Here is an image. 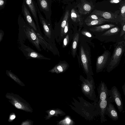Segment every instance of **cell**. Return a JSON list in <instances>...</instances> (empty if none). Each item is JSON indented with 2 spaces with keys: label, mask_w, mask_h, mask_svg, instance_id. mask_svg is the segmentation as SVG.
Returning a JSON list of instances; mask_svg holds the SVG:
<instances>
[{
  "label": "cell",
  "mask_w": 125,
  "mask_h": 125,
  "mask_svg": "<svg viewBox=\"0 0 125 125\" xmlns=\"http://www.w3.org/2000/svg\"><path fill=\"white\" fill-rule=\"evenodd\" d=\"M78 102L74 99L75 111L85 120L91 121L94 119L99 115V108L97 102L98 98L93 103H90L81 97H78Z\"/></svg>",
  "instance_id": "1"
},
{
  "label": "cell",
  "mask_w": 125,
  "mask_h": 125,
  "mask_svg": "<svg viewBox=\"0 0 125 125\" xmlns=\"http://www.w3.org/2000/svg\"><path fill=\"white\" fill-rule=\"evenodd\" d=\"M90 48L87 43L81 41L79 45V62L88 78L94 74L92 69Z\"/></svg>",
  "instance_id": "2"
},
{
  "label": "cell",
  "mask_w": 125,
  "mask_h": 125,
  "mask_svg": "<svg viewBox=\"0 0 125 125\" xmlns=\"http://www.w3.org/2000/svg\"><path fill=\"white\" fill-rule=\"evenodd\" d=\"M125 43L124 41L117 43L115 46L112 54L106 66V71L110 73L119 64L125 50Z\"/></svg>",
  "instance_id": "3"
},
{
  "label": "cell",
  "mask_w": 125,
  "mask_h": 125,
  "mask_svg": "<svg viewBox=\"0 0 125 125\" xmlns=\"http://www.w3.org/2000/svg\"><path fill=\"white\" fill-rule=\"evenodd\" d=\"M79 80L82 83L81 89L83 94L89 99L95 101L97 98L95 91V83L92 76L85 79L81 75Z\"/></svg>",
  "instance_id": "4"
},
{
  "label": "cell",
  "mask_w": 125,
  "mask_h": 125,
  "mask_svg": "<svg viewBox=\"0 0 125 125\" xmlns=\"http://www.w3.org/2000/svg\"><path fill=\"white\" fill-rule=\"evenodd\" d=\"M23 25L25 34L29 41L39 51H41L40 43L35 31L24 22Z\"/></svg>",
  "instance_id": "5"
},
{
  "label": "cell",
  "mask_w": 125,
  "mask_h": 125,
  "mask_svg": "<svg viewBox=\"0 0 125 125\" xmlns=\"http://www.w3.org/2000/svg\"><path fill=\"white\" fill-rule=\"evenodd\" d=\"M5 96L9 102L16 108L23 110H27L24 101L18 95L13 93H8L6 94Z\"/></svg>",
  "instance_id": "6"
},
{
  "label": "cell",
  "mask_w": 125,
  "mask_h": 125,
  "mask_svg": "<svg viewBox=\"0 0 125 125\" xmlns=\"http://www.w3.org/2000/svg\"><path fill=\"white\" fill-rule=\"evenodd\" d=\"M101 17L109 22L115 23L117 24L121 21L120 14L116 13H113L111 11L95 10L92 13Z\"/></svg>",
  "instance_id": "7"
},
{
  "label": "cell",
  "mask_w": 125,
  "mask_h": 125,
  "mask_svg": "<svg viewBox=\"0 0 125 125\" xmlns=\"http://www.w3.org/2000/svg\"><path fill=\"white\" fill-rule=\"evenodd\" d=\"M20 47V49L27 59H38L50 60V58L46 57L42 54L36 52L23 43H21Z\"/></svg>",
  "instance_id": "8"
},
{
  "label": "cell",
  "mask_w": 125,
  "mask_h": 125,
  "mask_svg": "<svg viewBox=\"0 0 125 125\" xmlns=\"http://www.w3.org/2000/svg\"><path fill=\"white\" fill-rule=\"evenodd\" d=\"M110 56V52L106 50L104 51L101 55L97 57L96 63V73L102 72L107 66Z\"/></svg>",
  "instance_id": "9"
},
{
  "label": "cell",
  "mask_w": 125,
  "mask_h": 125,
  "mask_svg": "<svg viewBox=\"0 0 125 125\" xmlns=\"http://www.w3.org/2000/svg\"><path fill=\"white\" fill-rule=\"evenodd\" d=\"M109 94L113 102L116 104L119 111L121 112L123 110V104L121 95L117 88L115 86L112 87L109 90Z\"/></svg>",
  "instance_id": "10"
},
{
  "label": "cell",
  "mask_w": 125,
  "mask_h": 125,
  "mask_svg": "<svg viewBox=\"0 0 125 125\" xmlns=\"http://www.w3.org/2000/svg\"><path fill=\"white\" fill-rule=\"evenodd\" d=\"M52 0H37V3L40 10L43 12L46 19L50 22L52 14L51 6Z\"/></svg>",
  "instance_id": "11"
},
{
  "label": "cell",
  "mask_w": 125,
  "mask_h": 125,
  "mask_svg": "<svg viewBox=\"0 0 125 125\" xmlns=\"http://www.w3.org/2000/svg\"><path fill=\"white\" fill-rule=\"evenodd\" d=\"M23 2L27 7L36 23L38 30L39 32L41 31L39 26L37 16V3L34 0H23Z\"/></svg>",
  "instance_id": "12"
},
{
  "label": "cell",
  "mask_w": 125,
  "mask_h": 125,
  "mask_svg": "<svg viewBox=\"0 0 125 125\" xmlns=\"http://www.w3.org/2000/svg\"><path fill=\"white\" fill-rule=\"evenodd\" d=\"M36 7L37 14L40 22L42 26L44 32L47 38L50 39L51 38V31L50 24L51 22L48 21L43 17L41 13L37 4Z\"/></svg>",
  "instance_id": "13"
},
{
  "label": "cell",
  "mask_w": 125,
  "mask_h": 125,
  "mask_svg": "<svg viewBox=\"0 0 125 125\" xmlns=\"http://www.w3.org/2000/svg\"><path fill=\"white\" fill-rule=\"evenodd\" d=\"M22 8L23 14L27 24L35 31H37L38 29L36 24L28 8L24 2Z\"/></svg>",
  "instance_id": "14"
},
{
  "label": "cell",
  "mask_w": 125,
  "mask_h": 125,
  "mask_svg": "<svg viewBox=\"0 0 125 125\" xmlns=\"http://www.w3.org/2000/svg\"><path fill=\"white\" fill-rule=\"evenodd\" d=\"M112 100L109 97L106 99L99 101L97 103L99 108V115L100 116L101 122L102 123L107 121L105 117V112L108 103Z\"/></svg>",
  "instance_id": "15"
},
{
  "label": "cell",
  "mask_w": 125,
  "mask_h": 125,
  "mask_svg": "<svg viewBox=\"0 0 125 125\" xmlns=\"http://www.w3.org/2000/svg\"><path fill=\"white\" fill-rule=\"evenodd\" d=\"M98 100H103L109 97V90L104 82L101 81L97 88Z\"/></svg>",
  "instance_id": "16"
},
{
  "label": "cell",
  "mask_w": 125,
  "mask_h": 125,
  "mask_svg": "<svg viewBox=\"0 0 125 125\" xmlns=\"http://www.w3.org/2000/svg\"><path fill=\"white\" fill-rule=\"evenodd\" d=\"M81 3L77 6L78 12L81 15L89 14L93 9L92 4L85 0H81Z\"/></svg>",
  "instance_id": "17"
},
{
  "label": "cell",
  "mask_w": 125,
  "mask_h": 125,
  "mask_svg": "<svg viewBox=\"0 0 125 125\" xmlns=\"http://www.w3.org/2000/svg\"><path fill=\"white\" fill-rule=\"evenodd\" d=\"M112 101L109 102L107 105L105 112V115H107L110 118L114 121L118 119L117 112L112 103Z\"/></svg>",
  "instance_id": "18"
},
{
  "label": "cell",
  "mask_w": 125,
  "mask_h": 125,
  "mask_svg": "<svg viewBox=\"0 0 125 125\" xmlns=\"http://www.w3.org/2000/svg\"><path fill=\"white\" fill-rule=\"evenodd\" d=\"M70 14L71 18L72 21L74 22L79 23L80 29L83 23V20L81 15L74 8L71 9L70 13Z\"/></svg>",
  "instance_id": "19"
},
{
  "label": "cell",
  "mask_w": 125,
  "mask_h": 125,
  "mask_svg": "<svg viewBox=\"0 0 125 125\" xmlns=\"http://www.w3.org/2000/svg\"><path fill=\"white\" fill-rule=\"evenodd\" d=\"M70 10L66 8L65 11L60 20V33L61 35L63 36L64 28L69 19Z\"/></svg>",
  "instance_id": "20"
},
{
  "label": "cell",
  "mask_w": 125,
  "mask_h": 125,
  "mask_svg": "<svg viewBox=\"0 0 125 125\" xmlns=\"http://www.w3.org/2000/svg\"><path fill=\"white\" fill-rule=\"evenodd\" d=\"M68 64L65 61H61L57 64L50 71L52 72H62L66 70L69 67Z\"/></svg>",
  "instance_id": "21"
},
{
  "label": "cell",
  "mask_w": 125,
  "mask_h": 125,
  "mask_svg": "<svg viewBox=\"0 0 125 125\" xmlns=\"http://www.w3.org/2000/svg\"><path fill=\"white\" fill-rule=\"evenodd\" d=\"M79 39V34L76 33L75 34L72 42L71 46L72 54L74 58L77 54V51Z\"/></svg>",
  "instance_id": "22"
},
{
  "label": "cell",
  "mask_w": 125,
  "mask_h": 125,
  "mask_svg": "<svg viewBox=\"0 0 125 125\" xmlns=\"http://www.w3.org/2000/svg\"><path fill=\"white\" fill-rule=\"evenodd\" d=\"M115 25L112 24H108L102 25L95 26L89 29L90 30L93 32H102L113 27Z\"/></svg>",
  "instance_id": "23"
},
{
  "label": "cell",
  "mask_w": 125,
  "mask_h": 125,
  "mask_svg": "<svg viewBox=\"0 0 125 125\" xmlns=\"http://www.w3.org/2000/svg\"><path fill=\"white\" fill-rule=\"evenodd\" d=\"M36 33L39 39L40 44L41 45L42 44V46H43L44 48L45 47L54 54L55 52L52 47L44 39L40 34L39 33Z\"/></svg>",
  "instance_id": "24"
},
{
  "label": "cell",
  "mask_w": 125,
  "mask_h": 125,
  "mask_svg": "<svg viewBox=\"0 0 125 125\" xmlns=\"http://www.w3.org/2000/svg\"><path fill=\"white\" fill-rule=\"evenodd\" d=\"M85 22L88 26H91L103 24L106 22H109L108 20H90L85 19Z\"/></svg>",
  "instance_id": "25"
},
{
  "label": "cell",
  "mask_w": 125,
  "mask_h": 125,
  "mask_svg": "<svg viewBox=\"0 0 125 125\" xmlns=\"http://www.w3.org/2000/svg\"><path fill=\"white\" fill-rule=\"evenodd\" d=\"M120 31V28L117 26L114 27L106 31L102 35L104 36H110L117 34Z\"/></svg>",
  "instance_id": "26"
},
{
  "label": "cell",
  "mask_w": 125,
  "mask_h": 125,
  "mask_svg": "<svg viewBox=\"0 0 125 125\" xmlns=\"http://www.w3.org/2000/svg\"><path fill=\"white\" fill-rule=\"evenodd\" d=\"M119 8L120 10V17L121 21L125 22V0L122 1L120 3ZM120 21V22H121Z\"/></svg>",
  "instance_id": "27"
},
{
  "label": "cell",
  "mask_w": 125,
  "mask_h": 125,
  "mask_svg": "<svg viewBox=\"0 0 125 125\" xmlns=\"http://www.w3.org/2000/svg\"><path fill=\"white\" fill-rule=\"evenodd\" d=\"M6 74L8 76L18 84L21 85H23V84L17 76L11 71L7 70L6 71Z\"/></svg>",
  "instance_id": "28"
},
{
  "label": "cell",
  "mask_w": 125,
  "mask_h": 125,
  "mask_svg": "<svg viewBox=\"0 0 125 125\" xmlns=\"http://www.w3.org/2000/svg\"><path fill=\"white\" fill-rule=\"evenodd\" d=\"M86 19L90 20H106L101 17L92 14L88 16Z\"/></svg>",
  "instance_id": "29"
},
{
  "label": "cell",
  "mask_w": 125,
  "mask_h": 125,
  "mask_svg": "<svg viewBox=\"0 0 125 125\" xmlns=\"http://www.w3.org/2000/svg\"><path fill=\"white\" fill-rule=\"evenodd\" d=\"M120 23L121 26V29L120 36V37L122 36L125 33V22L121 21Z\"/></svg>",
  "instance_id": "30"
},
{
  "label": "cell",
  "mask_w": 125,
  "mask_h": 125,
  "mask_svg": "<svg viewBox=\"0 0 125 125\" xmlns=\"http://www.w3.org/2000/svg\"><path fill=\"white\" fill-rule=\"evenodd\" d=\"M69 40V36L68 34H67L63 39L62 46L63 48H64L67 46Z\"/></svg>",
  "instance_id": "31"
},
{
  "label": "cell",
  "mask_w": 125,
  "mask_h": 125,
  "mask_svg": "<svg viewBox=\"0 0 125 125\" xmlns=\"http://www.w3.org/2000/svg\"><path fill=\"white\" fill-rule=\"evenodd\" d=\"M81 33L83 35L89 38H91L92 37V34L88 31L85 30L82 31L81 32Z\"/></svg>",
  "instance_id": "32"
},
{
  "label": "cell",
  "mask_w": 125,
  "mask_h": 125,
  "mask_svg": "<svg viewBox=\"0 0 125 125\" xmlns=\"http://www.w3.org/2000/svg\"><path fill=\"white\" fill-rule=\"evenodd\" d=\"M69 20L67 21L66 25L64 28V31H63V35H65L66 34L67 32L68 31V29H69Z\"/></svg>",
  "instance_id": "33"
},
{
  "label": "cell",
  "mask_w": 125,
  "mask_h": 125,
  "mask_svg": "<svg viewBox=\"0 0 125 125\" xmlns=\"http://www.w3.org/2000/svg\"><path fill=\"white\" fill-rule=\"evenodd\" d=\"M16 117V116L14 113H11L9 117L8 120L9 122L12 121Z\"/></svg>",
  "instance_id": "34"
},
{
  "label": "cell",
  "mask_w": 125,
  "mask_h": 125,
  "mask_svg": "<svg viewBox=\"0 0 125 125\" xmlns=\"http://www.w3.org/2000/svg\"><path fill=\"white\" fill-rule=\"evenodd\" d=\"M4 34V32L3 31L0 29V42L2 40Z\"/></svg>",
  "instance_id": "35"
},
{
  "label": "cell",
  "mask_w": 125,
  "mask_h": 125,
  "mask_svg": "<svg viewBox=\"0 0 125 125\" xmlns=\"http://www.w3.org/2000/svg\"><path fill=\"white\" fill-rule=\"evenodd\" d=\"M122 0H110V2L111 3H117L121 2Z\"/></svg>",
  "instance_id": "36"
},
{
  "label": "cell",
  "mask_w": 125,
  "mask_h": 125,
  "mask_svg": "<svg viewBox=\"0 0 125 125\" xmlns=\"http://www.w3.org/2000/svg\"><path fill=\"white\" fill-rule=\"evenodd\" d=\"M5 3V1L3 0H0V7L3 6Z\"/></svg>",
  "instance_id": "37"
},
{
  "label": "cell",
  "mask_w": 125,
  "mask_h": 125,
  "mask_svg": "<svg viewBox=\"0 0 125 125\" xmlns=\"http://www.w3.org/2000/svg\"><path fill=\"white\" fill-rule=\"evenodd\" d=\"M122 88L123 89L124 94L125 95V83L124 85L123 86Z\"/></svg>",
  "instance_id": "38"
},
{
  "label": "cell",
  "mask_w": 125,
  "mask_h": 125,
  "mask_svg": "<svg viewBox=\"0 0 125 125\" xmlns=\"http://www.w3.org/2000/svg\"><path fill=\"white\" fill-rule=\"evenodd\" d=\"M55 113V111L53 110L51 111L50 112V114L52 115H54Z\"/></svg>",
  "instance_id": "39"
},
{
  "label": "cell",
  "mask_w": 125,
  "mask_h": 125,
  "mask_svg": "<svg viewBox=\"0 0 125 125\" xmlns=\"http://www.w3.org/2000/svg\"><path fill=\"white\" fill-rule=\"evenodd\" d=\"M66 122H67L68 123H69L70 121V119H69L68 118H67L66 119Z\"/></svg>",
  "instance_id": "40"
},
{
  "label": "cell",
  "mask_w": 125,
  "mask_h": 125,
  "mask_svg": "<svg viewBox=\"0 0 125 125\" xmlns=\"http://www.w3.org/2000/svg\"></svg>",
  "instance_id": "41"
}]
</instances>
